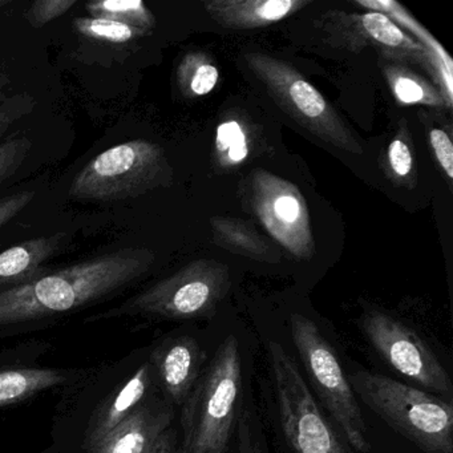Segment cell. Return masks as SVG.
Segmentation results:
<instances>
[{
    "label": "cell",
    "mask_w": 453,
    "mask_h": 453,
    "mask_svg": "<svg viewBox=\"0 0 453 453\" xmlns=\"http://www.w3.org/2000/svg\"><path fill=\"white\" fill-rule=\"evenodd\" d=\"M278 413L293 453H349L318 407L298 365L278 342L269 343Z\"/></svg>",
    "instance_id": "ba28073f"
},
{
    "label": "cell",
    "mask_w": 453,
    "mask_h": 453,
    "mask_svg": "<svg viewBox=\"0 0 453 453\" xmlns=\"http://www.w3.org/2000/svg\"><path fill=\"white\" fill-rule=\"evenodd\" d=\"M209 453H224V452H209Z\"/></svg>",
    "instance_id": "836d02e7"
},
{
    "label": "cell",
    "mask_w": 453,
    "mask_h": 453,
    "mask_svg": "<svg viewBox=\"0 0 453 453\" xmlns=\"http://www.w3.org/2000/svg\"><path fill=\"white\" fill-rule=\"evenodd\" d=\"M150 453H179L177 448V432L176 429L166 428L158 437L157 441L153 445Z\"/></svg>",
    "instance_id": "4dcf8cb0"
},
{
    "label": "cell",
    "mask_w": 453,
    "mask_h": 453,
    "mask_svg": "<svg viewBox=\"0 0 453 453\" xmlns=\"http://www.w3.org/2000/svg\"><path fill=\"white\" fill-rule=\"evenodd\" d=\"M152 363L142 365L92 416L86 432V448L92 449L145 402L153 379Z\"/></svg>",
    "instance_id": "9a60e30c"
},
{
    "label": "cell",
    "mask_w": 453,
    "mask_h": 453,
    "mask_svg": "<svg viewBox=\"0 0 453 453\" xmlns=\"http://www.w3.org/2000/svg\"><path fill=\"white\" fill-rule=\"evenodd\" d=\"M65 238V233L42 235L0 253V291L33 282L46 274L44 262L59 250Z\"/></svg>",
    "instance_id": "e0dca14e"
},
{
    "label": "cell",
    "mask_w": 453,
    "mask_h": 453,
    "mask_svg": "<svg viewBox=\"0 0 453 453\" xmlns=\"http://www.w3.org/2000/svg\"><path fill=\"white\" fill-rule=\"evenodd\" d=\"M33 148L27 137H17L0 145V184L17 173Z\"/></svg>",
    "instance_id": "d4e9b609"
},
{
    "label": "cell",
    "mask_w": 453,
    "mask_h": 453,
    "mask_svg": "<svg viewBox=\"0 0 453 453\" xmlns=\"http://www.w3.org/2000/svg\"><path fill=\"white\" fill-rule=\"evenodd\" d=\"M150 249L126 248L0 291V326L73 311L123 290L152 269Z\"/></svg>",
    "instance_id": "6da1fadb"
},
{
    "label": "cell",
    "mask_w": 453,
    "mask_h": 453,
    "mask_svg": "<svg viewBox=\"0 0 453 453\" xmlns=\"http://www.w3.org/2000/svg\"><path fill=\"white\" fill-rule=\"evenodd\" d=\"M172 169L160 145L136 139L111 147L73 180L70 197L115 203L139 197L171 180Z\"/></svg>",
    "instance_id": "277c9868"
},
{
    "label": "cell",
    "mask_w": 453,
    "mask_h": 453,
    "mask_svg": "<svg viewBox=\"0 0 453 453\" xmlns=\"http://www.w3.org/2000/svg\"><path fill=\"white\" fill-rule=\"evenodd\" d=\"M311 0H208L203 9L227 30L266 27L310 6Z\"/></svg>",
    "instance_id": "5bb4252c"
},
{
    "label": "cell",
    "mask_w": 453,
    "mask_h": 453,
    "mask_svg": "<svg viewBox=\"0 0 453 453\" xmlns=\"http://www.w3.org/2000/svg\"><path fill=\"white\" fill-rule=\"evenodd\" d=\"M429 144L434 150V157L440 168L449 181L453 180V145L449 134L442 129L434 128L429 131Z\"/></svg>",
    "instance_id": "83f0119b"
},
{
    "label": "cell",
    "mask_w": 453,
    "mask_h": 453,
    "mask_svg": "<svg viewBox=\"0 0 453 453\" xmlns=\"http://www.w3.org/2000/svg\"><path fill=\"white\" fill-rule=\"evenodd\" d=\"M75 4V0H38L28 10V23L35 28L43 27L70 12Z\"/></svg>",
    "instance_id": "484cf974"
},
{
    "label": "cell",
    "mask_w": 453,
    "mask_h": 453,
    "mask_svg": "<svg viewBox=\"0 0 453 453\" xmlns=\"http://www.w3.org/2000/svg\"><path fill=\"white\" fill-rule=\"evenodd\" d=\"M291 336L307 376L355 452L370 453L367 426L357 397L338 357L318 326L301 314L290 317Z\"/></svg>",
    "instance_id": "52a82bcc"
},
{
    "label": "cell",
    "mask_w": 453,
    "mask_h": 453,
    "mask_svg": "<svg viewBox=\"0 0 453 453\" xmlns=\"http://www.w3.org/2000/svg\"><path fill=\"white\" fill-rule=\"evenodd\" d=\"M203 354L190 336L168 339L155 349L152 365L172 404L182 405L201 373Z\"/></svg>",
    "instance_id": "4fadbf2b"
},
{
    "label": "cell",
    "mask_w": 453,
    "mask_h": 453,
    "mask_svg": "<svg viewBox=\"0 0 453 453\" xmlns=\"http://www.w3.org/2000/svg\"><path fill=\"white\" fill-rule=\"evenodd\" d=\"M251 206L266 232L291 256L298 259L314 256L309 209L296 185L257 169L251 177Z\"/></svg>",
    "instance_id": "30bf717a"
},
{
    "label": "cell",
    "mask_w": 453,
    "mask_h": 453,
    "mask_svg": "<svg viewBox=\"0 0 453 453\" xmlns=\"http://www.w3.org/2000/svg\"><path fill=\"white\" fill-rule=\"evenodd\" d=\"M357 6L365 7L373 12H380L386 15L394 23H399L403 27L410 30L416 38L418 43L428 52L432 63V73L434 81L440 86V94L444 99L448 108L452 107L453 102V63L444 47L429 34L418 20L413 19L412 15L392 0H357Z\"/></svg>",
    "instance_id": "2e32d148"
},
{
    "label": "cell",
    "mask_w": 453,
    "mask_h": 453,
    "mask_svg": "<svg viewBox=\"0 0 453 453\" xmlns=\"http://www.w3.org/2000/svg\"><path fill=\"white\" fill-rule=\"evenodd\" d=\"M237 453H262L261 448H259L256 439H254L249 413H245L240 420V426H238Z\"/></svg>",
    "instance_id": "f546056e"
},
{
    "label": "cell",
    "mask_w": 453,
    "mask_h": 453,
    "mask_svg": "<svg viewBox=\"0 0 453 453\" xmlns=\"http://www.w3.org/2000/svg\"><path fill=\"white\" fill-rule=\"evenodd\" d=\"M383 73L400 104L447 107L439 89L434 88L423 76L395 63H387Z\"/></svg>",
    "instance_id": "ffe728a7"
},
{
    "label": "cell",
    "mask_w": 453,
    "mask_h": 453,
    "mask_svg": "<svg viewBox=\"0 0 453 453\" xmlns=\"http://www.w3.org/2000/svg\"><path fill=\"white\" fill-rule=\"evenodd\" d=\"M243 59L275 104L302 128L338 150L362 155V145L354 132L293 65L261 52H245Z\"/></svg>",
    "instance_id": "5b68a950"
},
{
    "label": "cell",
    "mask_w": 453,
    "mask_h": 453,
    "mask_svg": "<svg viewBox=\"0 0 453 453\" xmlns=\"http://www.w3.org/2000/svg\"><path fill=\"white\" fill-rule=\"evenodd\" d=\"M232 286L229 267L214 259L190 262L171 277L158 280L112 315H148L166 319L209 317Z\"/></svg>",
    "instance_id": "8992f818"
},
{
    "label": "cell",
    "mask_w": 453,
    "mask_h": 453,
    "mask_svg": "<svg viewBox=\"0 0 453 453\" xmlns=\"http://www.w3.org/2000/svg\"><path fill=\"white\" fill-rule=\"evenodd\" d=\"M216 152L225 168L243 163L249 155L248 137L238 121L222 123L217 128Z\"/></svg>",
    "instance_id": "cb8c5ba5"
},
{
    "label": "cell",
    "mask_w": 453,
    "mask_h": 453,
    "mask_svg": "<svg viewBox=\"0 0 453 453\" xmlns=\"http://www.w3.org/2000/svg\"><path fill=\"white\" fill-rule=\"evenodd\" d=\"M173 404L168 399L147 400L120 426H116L89 453H150L160 434L173 420Z\"/></svg>",
    "instance_id": "7c38bea8"
},
{
    "label": "cell",
    "mask_w": 453,
    "mask_h": 453,
    "mask_svg": "<svg viewBox=\"0 0 453 453\" xmlns=\"http://www.w3.org/2000/svg\"><path fill=\"white\" fill-rule=\"evenodd\" d=\"M36 193L33 190L15 193V195L0 197V227L9 224L26 206L30 205Z\"/></svg>",
    "instance_id": "f1b7e54d"
},
{
    "label": "cell",
    "mask_w": 453,
    "mask_h": 453,
    "mask_svg": "<svg viewBox=\"0 0 453 453\" xmlns=\"http://www.w3.org/2000/svg\"><path fill=\"white\" fill-rule=\"evenodd\" d=\"M63 381L65 376L54 370L12 368L0 371V408L23 402Z\"/></svg>",
    "instance_id": "d6986e66"
},
{
    "label": "cell",
    "mask_w": 453,
    "mask_h": 453,
    "mask_svg": "<svg viewBox=\"0 0 453 453\" xmlns=\"http://www.w3.org/2000/svg\"><path fill=\"white\" fill-rule=\"evenodd\" d=\"M219 79L216 65L201 54H188L177 71V81L188 97L205 96L213 91Z\"/></svg>",
    "instance_id": "7402d4cb"
},
{
    "label": "cell",
    "mask_w": 453,
    "mask_h": 453,
    "mask_svg": "<svg viewBox=\"0 0 453 453\" xmlns=\"http://www.w3.org/2000/svg\"><path fill=\"white\" fill-rule=\"evenodd\" d=\"M22 105H12V102L10 104L2 105L0 107V136L9 129V127L14 123L17 119H19L20 112H22Z\"/></svg>",
    "instance_id": "1f68e13d"
},
{
    "label": "cell",
    "mask_w": 453,
    "mask_h": 453,
    "mask_svg": "<svg viewBox=\"0 0 453 453\" xmlns=\"http://www.w3.org/2000/svg\"><path fill=\"white\" fill-rule=\"evenodd\" d=\"M73 26L76 31L86 38L112 44L129 43L148 34L147 31L103 18H76Z\"/></svg>",
    "instance_id": "603a6c76"
},
{
    "label": "cell",
    "mask_w": 453,
    "mask_h": 453,
    "mask_svg": "<svg viewBox=\"0 0 453 453\" xmlns=\"http://www.w3.org/2000/svg\"><path fill=\"white\" fill-rule=\"evenodd\" d=\"M211 234L217 246L246 258L267 264H278L280 251L256 227L245 219L233 217H213L211 219Z\"/></svg>",
    "instance_id": "ac0fdd59"
},
{
    "label": "cell",
    "mask_w": 453,
    "mask_h": 453,
    "mask_svg": "<svg viewBox=\"0 0 453 453\" xmlns=\"http://www.w3.org/2000/svg\"><path fill=\"white\" fill-rule=\"evenodd\" d=\"M360 327L394 370L450 402L453 387L447 370L410 326L380 310H367L362 315Z\"/></svg>",
    "instance_id": "9c48e42d"
},
{
    "label": "cell",
    "mask_w": 453,
    "mask_h": 453,
    "mask_svg": "<svg viewBox=\"0 0 453 453\" xmlns=\"http://www.w3.org/2000/svg\"><path fill=\"white\" fill-rule=\"evenodd\" d=\"M355 394L397 434L426 453H453L452 402L380 373L349 376Z\"/></svg>",
    "instance_id": "3957f363"
},
{
    "label": "cell",
    "mask_w": 453,
    "mask_h": 453,
    "mask_svg": "<svg viewBox=\"0 0 453 453\" xmlns=\"http://www.w3.org/2000/svg\"><path fill=\"white\" fill-rule=\"evenodd\" d=\"M87 12L92 18L115 20L142 31L155 27L152 12L142 0H102L87 4Z\"/></svg>",
    "instance_id": "44dd1931"
},
{
    "label": "cell",
    "mask_w": 453,
    "mask_h": 453,
    "mask_svg": "<svg viewBox=\"0 0 453 453\" xmlns=\"http://www.w3.org/2000/svg\"><path fill=\"white\" fill-rule=\"evenodd\" d=\"M325 26L334 41L354 51L365 46L379 47L391 57L420 63L424 70L434 75L431 59L426 49L380 12L335 14L328 18L327 25Z\"/></svg>",
    "instance_id": "8fae6325"
},
{
    "label": "cell",
    "mask_w": 453,
    "mask_h": 453,
    "mask_svg": "<svg viewBox=\"0 0 453 453\" xmlns=\"http://www.w3.org/2000/svg\"><path fill=\"white\" fill-rule=\"evenodd\" d=\"M241 387L238 342L227 336L182 404L179 453L225 452L234 428Z\"/></svg>",
    "instance_id": "7a4b0ae2"
},
{
    "label": "cell",
    "mask_w": 453,
    "mask_h": 453,
    "mask_svg": "<svg viewBox=\"0 0 453 453\" xmlns=\"http://www.w3.org/2000/svg\"><path fill=\"white\" fill-rule=\"evenodd\" d=\"M7 4H10V0H0V9H4Z\"/></svg>",
    "instance_id": "d6a6232c"
},
{
    "label": "cell",
    "mask_w": 453,
    "mask_h": 453,
    "mask_svg": "<svg viewBox=\"0 0 453 453\" xmlns=\"http://www.w3.org/2000/svg\"><path fill=\"white\" fill-rule=\"evenodd\" d=\"M387 157H388L389 168H391L392 173L395 174L396 179L404 180L412 173V150L402 136H397L389 144Z\"/></svg>",
    "instance_id": "4316f807"
}]
</instances>
